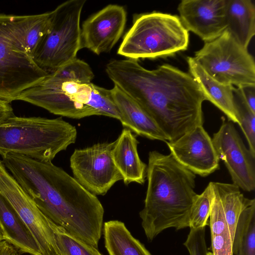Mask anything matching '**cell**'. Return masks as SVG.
Listing matches in <instances>:
<instances>
[{"mask_svg": "<svg viewBox=\"0 0 255 255\" xmlns=\"http://www.w3.org/2000/svg\"><path fill=\"white\" fill-rule=\"evenodd\" d=\"M127 12L118 4H109L85 20L81 28L82 48L100 55L110 51L121 38Z\"/></svg>", "mask_w": 255, "mask_h": 255, "instance_id": "obj_14", "label": "cell"}, {"mask_svg": "<svg viewBox=\"0 0 255 255\" xmlns=\"http://www.w3.org/2000/svg\"><path fill=\"white\" fill-rule=\"evenodd\" d=\"M189 73L210 101L227 117L228 120L240 125V119L233 98L234 86L222 84L210 76L192 57H188Z\"/></svg>", "mask_w": 255, "mask_h": 255, "instance_id": "obj_18", "label": "cell"}, {"mask_svg": "<svg viewBox=\"0 0 255 255\" xmlns=\"http://www.w3.org/2000/svg\"><path fill=\"white\" fill-rule=\"evenodd\" d=\"M49 223L59 255H102L97 248L69 234L50 220Z\"/></svg>", "mask_w": 255, "mask_h": 255, "instance_id": "obj_26", "label": "cell"}, {"mask_svg": "<svg viewBox=\"0 0 255 255\" xmlns=\"http://www.w3.org/2000/svg\"><path fill=\"white\" fill-rule=\"evenodd\" d=\"M106 71L114 85L136 101L173 141L203 125L205 97L189 73L168 64L153 70L137 60H114Z\"/></svg>", "mask_w": 255, "mask_h": 255, "instance_id": "obj_1", "label": "cell"}, {"mask_svg": "<svg viewBox=\"0 0 255 255\" xmlns=\"http://www.w3.org/2000/svg\"><path fill=\"white\" fill-rule=\"evenodd\" d=\"M0 230L3 240L21 253L42 255L33 235L11 204L0 192Z\"/></svg>", "mask_w": 255, "mask_h": 255, "instance_id": "obj_19", "label": "cell"}, {"mask_svg": "<svg viewBox=\"0 0 255 255\" xmlns=\"http://www.w3.org/2000/svg\"><path fill=\"white\" fill-rule=\"evenodd\" d=\"M77 136L76 127L61 118L14 115L0 123V155L13 152L51 162Z\"/></svg>", "mask_w": 255, "mask_h": 255, "instance_id": "obj_5", "label": "cell"}, {"mask_svg": "<svg viewBox=\"0 0 255 255\" xmlns=\"http://www.w3.org/2000/svg\"><path fill=\"white\" fill-rule=\"evenodd\" d=\"M3 240V238L2 235V234L1 233L0 230V242Z\"/></svg>", "mask_w": 255, "mask_h": 255, "instance_id": "obj_34", "label": "cell"}, {"mask_svg": "<svg viewBox=\"0 0 255 255\" xmlns=\"http://www.w3.org/2000/svg\"><path fill=\"white\" fill-rule=\"evenodd\" d=\"M111 91L123 126L150 139L168 140L154 120L136 101L115 85Z\"/></svg>", "mask_w": 255, "mask_h": 255, "instance_id": "obj_16", "label": "cell"}, {"mask_svg": "<svg viewBox=\"0 0 255 255\" xmlns=\"http://www.w3.org/2000/svg\"><path fill=\"white\" fill-rule=\"evenodd\" d=\"M189 32L178 16L157 11L134 16L118 54L128 59H155L173 56L187 50Z\"/></svg>", "mask_w": 255, "mask_h": 255, "instance_id": "obj_6", "label": "cell"}, {"mask_svg": "<svg viewBox=\"0 0 255 255\" xmlns=\"http://www.w3.org/2000/svg\"><path fill=\"white\" fill-rule=\"evenodd\" d=\"M0 255H21V252L5 240L0 242Z\"/></svg>", "mask_w": 255, "mask_h": 255, "instance_id": "obj_32", "label": "cell"}, {"mask_svg": "<svg viewBox=\"0 0 255 255\" xmlns=\"http://www.w3.org/2000/svg\"><path fill=\"white\" fill-rule=\"evenodd\" d=\"M51 74L61 79L79 82H92L94 78L90 65L77 57Z\"/></svg>", "mask_w": 255, "mask_h": 255, "instance_id": "obj_29", "label": "cell"}, {"mask_svg": "<svg viewBox=\"0 0 255 255\" xmlns=\"http://www.w3.org/2000/svg\"><path fill=\"white\" fill-rule=\"evenodd\" d=\"M219 159L223 161L233 184L244 191L255 189V156L247 148L234 123L222 118L212 138Z\"/></svg>", "mask_w": 255, "mask_h": 255, "instance_id": "obj_12", "label": "cell"}, {"mask_svg": "<svg viewBox=\"0 0 255 255\" xmlns=\"http://www.w3.org/2000/svg\"><path fill=\"white\" fill-rule=\"evenodd\" d=\"M183 245L188 250L190 255H208L205 241V227L190 228Z\"/></svg>", "mask_w": 255, "mask_h": 255, "instance_id": "obj_30", "label": "cell"}, {"mask_svg": "<svg viewBox=\"0 0 255 255\" xmlns=\"http://www.w3.org/2000/svg\"><path fill=\"white\" fill-rule=\"evenodd\" d=\"M112 151L114 164L126 185L131 182L142 184L146 175L147 165L140 159L138 151V141L131 131L124 128Z\"/></svg>", "mask_w": 255, "mask_h": 255, "instance_id": "obj_17", "label": "cell"}, {"mask_svg": "<svg viewBox=\"0 0 255 255\" xmlns=\"http://www.w3.org/2000/svg\"><path fill=\"white\" fill-rule=\"evenodd\" d=\"M85 0H68L52 11L50 24L33 54L48 74L76 58L82 48L80 18Z\"/></svg>", "mask_w": 255, "mask_h": 255, "instance_id": "obj_7", "label": "cell"}, {"mask_svg": "<svg viewBox=\"0 0 255 255\" xmlns=\"http://www.w3.org/2000/svg\"><path fill=\"white\" fill-rule=\"evenodd\" d=\"M1 157L5 168L46 217L98 248L104 210L96 195L52 162L13 152Z\"/></svg>", "mask_w": 255, "mask_h": 255, "instance_id": "obj_2", "label": "cell"}, {"mask_svg": "<svg viewBox=\"0 0 255 255\" xmlns=\"http://www.w3.org/2000/svg\"><path fill=\"white\" fill-rule=\"evenodd\" d=\"M0 192L13 207L29 229L42 255H59L49 219L9 172L0 159Z\"/></svg>", "mask_w": 255, "mask_h": 255, "instance_id": "obj_11", "label": "cell"}, {"mask_svg": "<svg viewBox=\"0 0 255 255\" xmlns=\"http://www.w3.org/2000/svg\"><path fill=\"white\" fill-rule=\"evenodd\" d=\"M227 0H183L179 3V18L185 28L205 42L220 36L227 29Z\"/></svg>", "mask_w": 255, "mask_h": 255, "instance_id": "obj_15", "label": "cell"}, {"mask_svg": "<svg viewBox=\"0 0 255 255\" xmlns=\"http://www.w3.org/2000/svg\"><path fill=\"white\" fill-rule=\"evenodd\" d=\"M195 61L212 78L237 87L255 85V63L247 48L226 29L197 51Z\"/></svg>", "mask_w": 255, "mask_h": 255, "instance_id": "obj_8", "label": "cell"}, {"mask_svg": "<svg viewBox=\"0 0 255 255\" xmlns=\"http://www.w3.org/2000/svg\"><path fill=\"white\" fill-rule=\"evenodd\" d=\"M234 102L240 119V127L248 141L249 149L255 156V114L246 104L239 87L234 86Z\"/></svg>", "mask_w": 255, "mask_h": 255, "instance_id": "obj_27", "label": "cell"}, {"mask_svg": "<svg viewBox=\"0 0 255 255\" xmlns=\"http://www.w3.org/2000/svg\"><path fill=\"white\" fill-rule=\"evenodd\" d=\"M165 142L173 157L195 175L205 177L219 167L220 159L212 139L203 125Z\"/></svg>", "mask_w": 255, "mask_h": 255, "instance_id": "obj_13", "label": "cell"}, {"mask_svg": "<svg viewBox=\"0 0 255 255\" xmlns=\"http://www.w3.org/2000/svg\"><path fill=\"white\" fill-rule=\"evenodd\" d=\"M42 108L53 114L79 119L102 115L120 120L111 89L92 82L58 78L49 74L16 99Z\"/></svg>", "mask_w": 255, "mask_h": 255, "instance_id": "obj_4", "label": "cell"}, {"mask_svg": "<svg viewBox=\"0 0 255 255\" xmlns=\"http://www.w3.org/2000/svg\"><path fill=\"white\" fill-rule=\"evenodd\" d=\"M147 187L141 225L149 241L164 230L189 227L190 210L197 194L196 175L170 153L154 150L148 154Z\"/></svg>", "mask_w": 255, "mask_h": 255, "instance_id": "obj_3", "label": "cell"}, {"mask_svg": "<svg viewBox=\"0 0 255 255\" xmlns=\"http://www.w3.org/2000/svg\"><path fill=\"white\" fill-rule=\"evenodd\" d=\"M232 252L235 255H255V202L246 208L239 217Z\"/></svg>", "mask_w": 255, "mask_h": 255, "instance_id": "obj_25", "label": "cell"}, {"mask_svg": "<svg viewBox=\"0 0 255 255\" xmlns=\"http://www.w3.org/2000/svg\"><path fill=\"white\" fill-rule=\"evenodd\" d=\"M239 88L246 104L255 114V85H246Z\"/></svg>", "mask_w": 255, "mask_h": 255, "instance_id": "obj_31", "label": "cell"}, {"mask_svg": "<svg viewBox=\"0 0 255 255\" xmlns=\"http://www.w3.org/2000/svg\"><path fill=\"white\" fill-rule=\"evenodd\" d=\"M209 184L221 200L233 242L240 215L246 208L255 202V200L246 198L240 189L233 183L210 182Z\"/></svg>", "mask_w": 255, "mask_h": 255, "instance_id": "obj_23", "label": "cell"}, {"mask_svg": "<svg viewBox=\"0 0 255 255\" xmlns=\"http://www.w3.org/2000/svg\"><path fill=\"white\" fill-rule=\"evenodd\" d=\"M15 38L0 14V99L10 103L48 75Z\"/></svg>", "mask_w": 255, "mask_h": 255, "instance_id": "obj_9", "label": "cell"}, {"mask_svg": "<svg viewBox=\"0 0 255 255\" xmlns=\"http://www.w3.org/2000/svg\"><path fill=\"white\" fill-rule=\"evenodd\" d=\"M209 185L212 195L209 225L212 252H208V255H233L232 240L221 200L216 192Z\"/></svg>", "mask_w": 255, "mask_h": 255, "instance_id": "obj_24", "label": "cell"}, {"mask_svg": "<svg viewBox=\"0 0 255 255\" xmlns=\"http://www.w3.org/2000/svg\"><path fill=\"white\" fill-rule=\"evenodd\" d=\"M211 191L208 184L200 194H196L191 205L189 216V227L198 229L205 227L210 217L211 207Z\"/></svg>", "mask_w": 255, "mask_h": 255, "instance_id": "obj_28", "label": "cell"}, {"mask_svg": "<svg viewBox=\"0 0 255 255\" xmlns=\"http://www.w3.org/2000/svg\"><path fill=\"white\" fill-rule=\"evenodd\" d=\"M227 29L236 40L248 49L255 34V5L252 0H227Z\"/></svg>", "mask_w": 255, "mask_h": 255, "instance_id": "obj_21", "label": "cell"}, {"mask_svg": "<svg viewBox=\"0 0 255 255\" xmlns=\"http://www.w3.org/2000/svg\"><path fill=\"white\" fill-rule=\"evenodd\" d=\"M52 14L51 11L28 15L4 14V17L14 36L33 57L38 43L50 24Z\"/></svg>", "mask_w": 255, "mask_h": 255, "instance_id": "obj_20", "label": "cell"}, {"mask_svg": "<svg viewBox=\"0 0 255 255\" xmlns=\"http://www.w3.org/2000/svg\"><path fill=\"white\" fill-rule=\"evenodd\" d=\"M14 115L9 103L0 99V123Z\"/></svg>", "mask_w": 255, "mask_h": 255, "instance_id": "obj_33", "label": "cell"}, {"mask_svg": "<svg viewBox=\"0 0 255 255\" xmlns=\"http://www.w3.org/2000/svg\"><path fill=\"white\" fill-rule=\"evenodd\" d=\"M103 235L109 255H151L144 246L131 235L122 222L112 220L105 222Z\"/></svg>", "mask_w": 255, "mask_h": 255, "instance_id": "obj_22", "label": "cell"}, {"mask_svg": "<svg viewBox=\"0 0 255 255\" xmlns=\"http://www.w3.org/2000/svg\"><path fill=\"white\" fill-rule=\"evenodd\" d=\"M115 141L76 149L70 158L74 178L95 195H104L123 178L112 155Z\"/></svg>", "mask_w": 255, "mask_h": 255, "instance_id": "obj_10", "label": "cell"}]
</instances>
